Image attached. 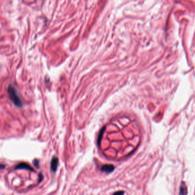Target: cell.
Here are the masks:
<instances>
[{"mask_svg": "<svg viewBox=\"0 0 195 195\" xmlns=\"http://www.w3.org/2000/svg\"><path fill=\"white\" fill-rule=\"evenodd\" d=\"M105 127H104L102 129H101V130H100V132L99 136H98V139H97V145H98V146H99L100 145L101 141L102 139V137H103V134H104V131H105Z\"/></svg>", "mask_w": 195, "mask_h": 195, "instance_id": "cell-5", "label": "cell"}, {"mask_svg": "<svg viewBox=\"0 0 195 195\" xmlns=\"http://www.w3.org/2000/svg\"><path fill=\"white\" fill-rule=\"evenodd\" d=\"M114 169V167L112 164H105L101 167V171L107 173H110Z\"/></svg>", "mask_w": 195, "mask_h": 195, "instance_id": "cell-3", "label": "cell"}, {"mask_svg": "<svg viewBox=\"0 0 195 195\" xmlns=\"http://www.w3.org/2000/svg\"><path fill=\"white\" fill-rule=\"evenodd\" d=\"M15 169H27L30 170V171H34L33 169L28 164L25 163V162H21V163L18 164L15 167Z\"/></svg>", "mask_w": 195, "mask_h": 195, "instance_id": "cell-2", "label": "cell"}, {"mask_svg": "<svg viewBox=\"0 0 195 195\" xmlns=\"http://www.w3.org/2000/svg\"><path fill=\"white\" fill-rule=\"evenodd\" d=\"M124 192H122V191H121V192H115V193H114V195H117V194H119V195H121V194H124Z\"/></svg>", "mask_w": 195, "mask_h": 195, "instance_id": "cell-8", "label": "cell"}, {"mask_svg": "<svg viewBox=\"0 0 195 195\" xmlns=\"http://www.w3.org/2000/svg\"><path fill=\"white\" fill-rule=\"evenodd\" d=\"M58 165V159L57 157H53L50 163V168L52 172H56Z\"/></svg>", "mask_w": 195, "mask_h": 195, "instance_id": "cell-4", "label": "cell"}, {"mask_svg": "<svg viewBox=\"0 0 195 195\" xmlns=\"http://www.w3.org/2000/svg\"><path fill=\"white\" fill-rule=\"evenodd\" d=\"M7 93L9 94V98L13 103L17 107L21 108L22 106V101L18 94V92L17 91L14 87L12 85H9L7 88Z\"/></svg>", "mask_w": 195, "mask_h": 195, "instance_id": "cell-1", "label": "cell"}, {"mask_svg": "<svg viewBox=\"0 0 195 195\" xmlns=\"http://www.w3.org/2000/svg\"><path fill=\"white\" fill-rule=\"evenodd\" d=\"M5 167V166L3 165V164H1V169H4Z\"/></svg>", "mask_w": 195, "mask_h": 195, "instance_id": "cell-9", "label": "cell"}, {"mask_svg": "<svg viewBox=\"0 0 195 195\" xmlns=\"http://www.w3.org/2000/svg\"><path fill=\"white\" fill-rule=\"evenodd\" d=\"M39 177H40V180H39V182H41L43 179V176H42V173H40Z\"/></svg>", "mask_w": 195, "mask_h": 195, "instance_id": "cell-7", "label": "cell"}, {"mask_svg": "<svg viewBox=\"0 0 195 195\" xmlns=\"http://www.w3.org/2000/svg\"><path fill=\"white\" fill-rule=\"evenodd\" d=\"M33 162L34 164V165L36 166L37 168H39V161L37 159H34V160L33 161Z\"/></svg>", "mask_w": 195, "mask_h": 195, "instance_id": "cell-6", "label": "cell"}]
</instances>
